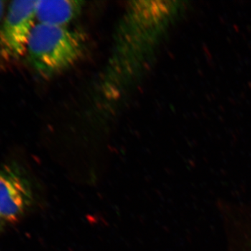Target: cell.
Segmentation results:
<instances>
[{"mask_svg": "<svg viewBox=\"0 0 251 251\" xmlns=\"http://www.w3.org/2000/svg\"><path fill=\"white\" fill-rule=\"evenodd\" d=\"M178 8L176 1L128 2L119 23L112 54L99 85L101 98L117 100L139 80Z\"/></svg>", "mask_w": 251, "mask_h": 251, "instance_id": "6da1fadb", "label": "cell"}, {"mask_svg": "<svg viewBox=\"0 0 251 251\" xmlns=\"http://www.w3.org/2000/svg\"><path fill=\"white\" fill-rule=\"evenodd\" d=\"M85 39L68 27L36 23L28 40V60L41 76L50 78L73 67L83 55Z\"/></svg>", "mask_w": 251, "mask_h": 251, "instance_id": "7a4b0ae2", "label": "cell"}, {"mask_svg": "<svg viewBox=\"0 0 251 251\" xmlns=\"http://www.w3.org/2000/svg\"><path fill=\"white\" fill-rule=\"evenodd\" d=\"M35 198L31 180L23 168L13 163L0 167V214L6 224L22 219Z\"/></svg>", "mask_w": 251, "mask_h": 251, "instance_id": "3957f363", "label": "cell"}, {"mask_svg": "<svg viewBox=\"0 0 251 251\" xmlns=\"http://www.w3.org/2000/svg\"><path fill=\"white\" fill-rule=\"evenodd\" d=\"M36 1H14L0 28V55L7 60L26 53L29 36L36 23Z\"/></svg>", "mask_w": 251, "mask_h": 251, "instance_id": "277c9868", "label": "cell"}, {"mask_svg": "<svg viewBox=\"0 0 251 251\" xmlns=\"http://www.w3.org/2000/svg\"><path fill=\"white\" fill-rule=\"evenodd\" d=\"M85 1L79 0L36 1V22L56 27H68L80 16Z\"/></svg>", "mask_w": 251, "mask_h": 251, "instance_id": "5b68a950", "label": "cell"}, {"mask_svg": "<svg viewBox=\"0 0 251 251\" xmlns=\"http://www.w3.org/2000/svg\"><path fill=\"white\" fill-rule=\"evenodd\" d=\"M235 214L228 223L227 251H251V208Z\"/></svg>", "mask_w": 251, "mask_h": 251, "instance_id": "8992f818", "label": "cell"}, {"mask_svg": "<svg viewBox=\"0 0 251 251\" xmlns=\"http://www.w3.org/2000/svg\"><path fill=\"white\" fill-rule=\"evenodd\" d=\"M6 226H7V224H6V221H4V218L0 214V234L2 232Z\"/></svg>", "mask_w": 251, "mask_h": 251, "instance_id": "52a82bcc", "label": "cell"}, {"mask_svg": "<svg viewBox=\"0 0 251 251\" xmlns=\"http://www.w3.org/2000/svg\"><path fill=\"white\" fill-rule=\"evenodd\" d=\"M4 2L2 1H0V22L2 19L3 15H4Z\"/></svg>", "mask_w": 251, "mask_h": 251, "instance_id": "ba28073f", "label": "cell"}]
</instances>
